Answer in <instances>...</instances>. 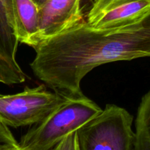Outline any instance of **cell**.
I'll list each match as a JSON object with an SVG mask.
<instances>
[{"instance_id":"obj_12","label":"cell","mask_w":150,"mask_h":150,"mask_svg":"<svg viewBox=\"0 0 150 150\" xmlns=\"http://www.w3.org/2000/svg\"><path fill=\"white\" fill-rule=\"evenodd\" d=\"M32 1H33V2L36 4L37 7H38V8H40L42 6H43L44 4L46 2H48L49 0H32Z\"/></svg>"},{"instance_id":"obj_7","label":"cell","mask_w":150,"mask_h":150,"mask_svg":"<svg viewBox=\"0 0 150 150\" xmlns=\"http://www.w3.org/2000/svg\"><path fill=\"white\" fill-rule=\"evenodd\" d=\"M18 42L34 48L38 44L39 8L32 0H9Z\"/></svg>"},{"instance_id":"obj_13","label":"cell","mask_w":150,"mask_h":150,"mask_svg":"<svg viewBox=\"0 0 150 150\" xmlns=\"http://www.w3.org/2000/svg\"><path fill=\"white\" fill-rule=\"evenodd\" d=\"M12 150H22L21 148H18V149H12Z\"/></svg>"},{"instance_id":"obj_2","label":"cell","mask_w":150,"mask_h":150,"mask_svg":"<svg viewBox=\"0 0 150 150\" xmlns=\"http://www.w3.org/2000/svg\"><path fill=\"white\" fill-rule=\"evenodd\" d=\"M101 111L98 104L84 95L66 98L22 136L19 146L22 150H51L65 136L79 130Z\"/></svg>"},{"instance_id":"obj_9","label":"cell","mask_w":150,"mask_h":150,"mask_svg":"<svg viewBox=\"0 0 150 150\" xmlns=\"http://www.w3.org/2000/svg\"><path fill=\"white\" fill-rule=\"evenodd\" d=\"M18 40L9 0H0V53L17 46Z\"/></svg>"},{"instance_id":"obj_1","label":"cell","mask_w":150,"mask_h":150,"mask_svg":"<svg viewBox=\"0 0 150 150\" xmlns=\"http://www.w3.org/2000/svg\"><path fill=\"white\" fill-rule=\"evenodd\" d=\"M33 48L35 76L62 98H79L82 79L95 67L149 57V18L114 29H94L83 21Z\"/></svg>"},{"instance_id":"obj_10","label":"cell","mask_w":150,"mask_h":150,"mask_svg":"<svg viewBox=\"0 0 150 150\" xmlns=\"http://www.w3.org/2000/svg\"><path fill=\"white\" fill-rule=\"evenodd\" d=\"M20 148L19 144L8 127L0 120V150H12Z\"/></svg>"},{"instance_id":"obj_6","label":"cell","mask_w":150,"mask_h":150,"mask_svg":"<svg viewBox=\"0 0 150 150\" xmlns=\"http://www.w3.org/2000/svg\"><path fill=\"white\" fill-rule=\"evenodd\" d=\"M82 1L49 0L39 8L38 44L83 21Z\"/></svg>"},{"instance_id":"obj_8","label":"cell","mask_w":150,"mask_h":150,"mask_svg":"<svg viewBox=\"0 0 150 150\" xmlns=\"http://www.w3.org/2000/svg\"><path fill=\"white\" fill-rule=\"evenodd\" d=\"M133 150H150V92L142 98L136 120Z\"/></svg>"},{"instance_id":"obj_3","label":"cell","mask_w":150,"mask_h":150,"mask_svg":"<svg viewBox=\"0 0 150 150\" xmlns=\"http://www.w3.org/2000/svg\"><path fill=\"white\" fill-rule=\"evenodd\" d=\"M133 117L125 108L107 104L76 130L79 150H133Z\"/></svg>"},{"instance_id":"obj_4","label":"cell","mask_w":150,"mask_h":150,"mask_svg":"<svg viewBox=\"0 0 150 150\" xmlns=\"http://www.w3.org/2000/svg\"><path fill=\"white\" fill-rule=\"evenodd\" d=\"M66 100L40 84L13 95L0 94V120L7 127H19L40 122Z\"/></svg>"},{"instance_id":"obj_5","label":"cell","mask_w":150,"mask_h":150,"mask_svg":"<svg viewBox=\"0 0 150 150\" xmlns=\"http://www.w3.org/2000/svg\"><path fill=\"white\" fill-rule=\"evenodd\" d=\"M150 0H92L86 22L98 29H114L149 18Z\"/></svg>"},{"instance_id":"obj_11","label":"cell","mask_w":150,"mask_h":150,"mask_svg":"<svg viewBox=\"0 0 150 150\" xmlns=\"http://www.w3.org/2000/svg\"><path fill=\"white\" fill-rule=\"evenodd\" d=\"M51 150H79L77 143L76 131L65 136Z\"/></svg>"}]
</instances>
